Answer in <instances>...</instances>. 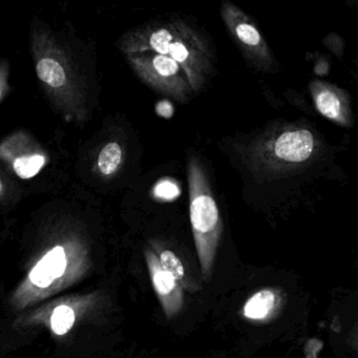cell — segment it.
I'll return each mask as SVG.
<instances>
[{
	"label": "cell",
	"instance_id": "3957f363",
	"mask_svg": "<svg viewBox=\"0 0 358 358\" xmlns=\"http://www.w3.org/2000/svg\"><path fill=\"white\" fill-rule=\"evenodd\" d=\"M317 150V139L310 129L291 125L259 140L251 159L261 171L282 175L305 166Z\"/></svg>",
	"mask_w": 358,
	"mask_h": 358
},
{
	"label": "cell",
	"instance_id": "52a82bcc",
	"mask_svg": "<svg viewBox=\"0 0 358 358\" xmlns=\"http://www.w3.org/2000/svg\"><path fill=\"white\" fill-rule=\"evenodd\" d=\"M146 262L155 291L162 303L167 317L176 315L183 306V290L179 282L161 266L158 257L146 250Z\"/></svg>",
	"mask_w": 358,
	"mask_h": 358
},
{
	"label": "cell",
	"instance_id": "7c38bea8",
	"mask_svg": "<svg viewBox=\"0 0 358 358\" xmlns=\"http://www.w3.org/2000/svg\"><path fill=\"white\" fill-rule=\"evenodd\" d=\"M122 159V150L118 143H108L100 152L99 165L100 171L104 175L110 176L117 171Z\"/></svg>",
	"mask_w": 358,
	"mask_h": 358
},
{
	"label": "cell",
	"instance_id": "ba28073f",
	"mask_svg": "<svg viewBox=\"0 0 358 358\" xmlns=\"http://www.w3.org/2000/svg\"><path fill=\"white\" fill-rule=\"evenodd\" d=\"M68 268V257L64 247L56 246L47 253L30 272L29 280L35 287L47 289L62 278Z\"/></svg>",
	"mask_w": 358,
	"mask_h": 358
},
{
	"label": "cell",
	"instance_id": "7a4b0ae2",
	"mask_svg": "<svg viewBox=\"0 0 358 358\" xmlns=\"http://www.w3.org/2000/svg\"><path fill=\"white\" fill-rule=\"evenodd\" d=\"M190 222L203 275L210 278L217 244L223 231L217 201L215 200L202 165L192 159L188 162Z\"/></svg>",
	"mask_w": 358,
	"mask_h": 358
},
{
	"label": "cell",
	"instance_id": "8992f818",
	"mask_svg": "<svg viewBox=\"0 0 358 358\" xmlns=\"http://www.w3.org/2000/svg\"><path fill=\"white\" fill-rule=\"evenodd\" d=\"M312 97L316 110L329 120L338 124H351L352 115L349 96L336 85L315 81L312 83Z\"/></svg>",
	"mask_w": 358,
	"mask_h": 358
},
{
	"label": "cell",
	"instance_id": "5bb4252c",
	"mask_svg": "<svg viewBox=\"0 0 358 358\" xmlns=\"http://www.w3.org/2000/svg\"><path fill=\"white\" fill-rule=\"evenodd\" d=\"M45 160L43 156L22 157L14 162V169L16 173L22 179H30L38 173Z\"/></svg>",
	"mask_w": 358,
	"mask_h": 358
},
{
	"label": "cell",
	"instance_id": "5b68a950",
	"mask_svg": "<svg viewBox=\"0 0 358 358\" xmlns=\"http://www.w3.org/2000/svg\"><path fill=\"white\" fill-rule=\"evenodd\" d=\"M222 16L232 38L246 58L262 70L271 69L273 58L269 47L251 18L228 1L222 6Z\"/></svg>",
	"mask_w": 358,
	"mask_h": 358
},
{
	"label": "cell",
	"instance_id": "9c48e42d",
	"mask_svg": "<svg viewBox=\"0 0 358 358\" xmlns=\"http://www.w3.org/2000/svg\"><path fill=\"white\" fill-rule=\"evenodd\" d=\"M278 295L270 289H263L249 297L243 308L245 317L251 320H265L278 305Z\"/></svg>",
	"mask_w": 358,
	"mask_h": 358
},
{
	"label": "cell",
	"instance_id": "6da1fadb",
	"mask_svg": "<svg viewBox=\"0 0 358 358\" xmlns=\"http://www.w3.org/2000/svg\"><path fill=\"white\" fill-rule=\"evenodd\" d=\"M136 52H152L175 60L185 71L198 93L213 71V56L206 39L181 20H166L142 34Z\"/></svg>",
	"mask_w": 358,
	"mask_h": 358
},
{
	"label": "cell",
	"instance_id": "9a60e30c",
	"mask_svg": "<svg viewBox=\"0 0 358 358\" xmlns=\"http://www.w3.org/2000/svg\"><path fill=\"white\" fill-rule=\"evenodd\" d=\"M179 194L177 186L171 182H162L156 188V194L165 200H171Z\"/></svg>",
	"mask_w": 358,
	"mask_h": 358
},
{
	"label": "cell",
	"instance_id": "4fadbf2b",
	"mask_svg": "<svg viewBox=\"0 0 358 358\" xmlns=\"http://www.w3.org/2000/svg\"><path fill=\"white\" fill-rule=\"evenodd\" d=\"M161 266L177 280L178 282H183L184 286H188L186 282V272L183 264L179 257L171 250H163L158 257ZM189 287V286H188Z\"/></svg>",
	"mask_w": 358,
	"mask_h": 358
},
{
	"label": "cell",
	"instance_id": "30bf717a",
	"mask_svg": "<svg viewBox=\"0 0 358 358\" xmlns=\"http://www.w3.org/2000/svg\"><path fill=\"white\" fill-rule=\"evenodd\" d=\"M37 75L43 83L53 87H59L66 83L64 68L56 60L51 58L41 59L37 64Z\"/></svg>",
	"mask_w": 358,
	"mask_h": 358
},
{
	"label": "cell",
	"instance_id": "277c9868",
	"mask_svg": "<svg viewBox=\"0 0 358 358\" xmlns=\"http://www.w3.org/2000/svg\"><path fill=\"white\" fill-rule=\"evenodd\" d=\"M134 62L142 78L161 94L184 102L194 93L185 71L175 60L146 52Z\"/></svg>",
	"mask_w": 358,
	"mask_h": 358
},
{
	"label": "cell",
	"instance_id": "8fae6325",
	"mask_svg": "<svg viewBox=\"0 0 358 358\" xmlns=\"http://www.w3.org/2000/svg\"><path fill=\"white\" fill-rule=\"evenodd\" d=\"M76 315L68 305H60L54 309L51 316V329L56 335H64L74 326Z\"/></svg>",
	"mask_w": 358,
	"mask_h": 358
}]
</instances>
